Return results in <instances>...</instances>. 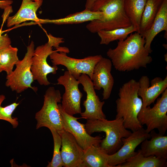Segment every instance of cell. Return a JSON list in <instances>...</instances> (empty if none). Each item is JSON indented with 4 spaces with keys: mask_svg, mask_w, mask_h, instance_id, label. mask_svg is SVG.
Wrapping results in <instances>:
<instances>
[{
    "mask_svg": "<svg viewBox=\"0 0 167 167\" xmlns=\"http://www.w3.org/2000/svg\"><path fill=\"white\" fill-rule=\"evenodd\" d=\"M98 0H86L85 9L91 10L94 3Z\"/></svg>",
    "mask_w": 167,
    "mask_h": 167,
    "instance_id": "obj_31",
    "label": "cell"
},
{
    "mask_svg": "<svg viewBox=\"0 0 167 167\" xmlns=\"http://www.w3.org/2000/svg\"><path fill=\"white\" fill-rule=\"evenodd\" d=\"M147 0H124V8L132 25L139 32L141 20Z\"/></svg>",
    "mask_w": 167,
    "mask_h": 167,
    "instance_id": "obj_23",
    "label": "cell"
},
{
    "mask_svg": "<svg viewBox=\"0 0 167 167\" xmlns=\"http://www.w3.org/2000/svg\"><path fill=\"white\" fill-rule=\"evenodd\" d=\"M47 36L48 42L37 46L35 50L31 67L34 80H36L40 85L45 86L50 84L47 75L50 73L56 74L58 69L57 66L49 65L47 62V58L54 51L53 47L58 48L60 44L64 42L62 38L56 37L50 34Z\"/></svg>",
    "mask_w": 167,
    "mask_h": 167,
    "instance_id": "obj_5",
    "label": "cell"
},
{
    "mask_svg": "<svg viewBox=\"0 0 167 167\" xmlns=\"http://www.w3.org/2000/svg\"><path fill=\"white\" fill-rule=\"evenodd\" d=\"M53 136L54 149L53 155L51 162H48L47 167H62L63 164L61 154L62 139L58 131L53 129L49 130Z\"/></svg>",
    "mask_w": 167,
    "mask_h": 167,
    "instance_id": "obj_28",
    "label": "cell"
},
{
    "mask_svg": "<svg viewBox=\"0 0 167 167\" xmlns=\"http://www.w3.org/2000/svg\"><path fill=\"white\" fill-rule=\"evenodd\" d=\"M144 38L135 32L125 40L118 42L116 47L106 53L115 69L119 71H130L146 68L152 61L150 53L144 47Z\"/></svg>",
    "mask_w": 167,
    "mask_h": 167,
    "instance_id": "obj_1",
    "label": "cell"
},
{
    "mask_svg": "<svg viewBox=\"0 0 167 167\" xmlns=\"http://www.w3.org/2000/svg\"><path fill=\"white\" fill-rule=\"evenodd\" d=\"M11 40L7 34H2L0 31V49L11 45Z\"/></svg>",
    "mask_w": 167,
    "mask_h": 167,
    "instance_id": "obj_29",
    "label": "cell"
},
{
    "mask_svg": "<svg viewBox=\"0 0 167 167\" xmlns=\"http://www.w3.org/2000/svg\"><path fill=\"white\" fill-rule=\"evenodd\" d=\"M164 58L165 61H166L167 62V54H165L164 55Z\"/></svg>",
    "mask_w": 167,
    "mask_h": 167,
    "instance_id": "obj_32",
    "label": "cell"
},
{
    "mask_svg": "<svg viewBox=\"0 0 167 167\" xmlns=\"http://www.w3.org/2000/svg\"><path fill=\"white\" fill-rule=\"evenodd\" d=\"M67 54L54 50L49 55L53 65L65 66L77 80L82 74L87 75L92 80L94 67L103 58L102 55L90 56L82 59H76L68 56Z\"/></svg>",
    "mask_w": 167,
    "mask_h": 167,
    "instance_id": "obj_9",
    "label": "cell"
},
{
    "mask_svg": "<svg viewBox=\"0 0 167 167\" xmlns=\"http://www.w3.org/2000/svg\"><path fill=\"white\" fill-rule=\"evenodd\" d=\"M124 0H98L91 10L103 12L101 20L91 21L86 26L88 30L95 33L99 30H109L125 28L132 25L124 8Z\"/></svg>",
    "mask_w": 167,
    "mask_h": 167,
    "instance_id": "obj_3",
    "label": "cell"
},
{
    "mask_svg": "<svg viewBox=\"0 0 167 167\" xmlns=\"http://www.w3.org/2000/svg\"><path fill=\"white\" fill-rule=\"evenodd\" d=\"M79 82L68 71H65L57 79V84L63 85L65 89L62 97V108L70 115L82 112L80 103L83 95L79 88Z\"/></svg>",
    "mask_w": 167,
    "mask_h": 167,
    "instance_id": "obj_10",
    "label": "cell"
},
{
    "mask_svg": "<svg viewBox=\"0 0 167 167\" xmlns=\"http://www.w3.org/2000/svg\"><path fill=\"white\" fill-rule=\"evenodd\" d=\"M34 46V42L32 41L27 47V51L24 58L18 61L14 70L6 75V86L10 87L12 91L20 93L29 88L37 91V88L31 85L34 81L31 67Z\"/></svg>",
    "mask_w": 167,
    "mask_h": 167,
    "instance_id": "obj_7",
    "label": "cell"
},
{
    "mask_svg": "<svg viewBox=\"0 0 167 167\" xmlns=\"http://www.w3.org/2000/svg\"><path fill=\"white\" fill-rule=\"evenodd\" d=\"M167 159L154 156H145L140 152L127 159L116 167H166Z\"/></svg>",
    "mask_w": 167,
    "mask_h": 167,
    "instance_id": "obj_22",
    "label": "cell"
},
{
    "mask_svg": "<svg viewBox=\"0 0 167 167\" xmlns=\"http://www.w3.org/2000/svg\"><path fill=\"white\" fill-rule=\"evenodd\" d=\"M42 2V0L38 1L22 0L21 5L17 12L14 15L8 18L7 27H10L13 25H17L28 20L38 23L40 19L37 17L36 12Z\"/></svg>",
    "mask_w": 167,
    "mask_h": 167,
    "instance_id": "obj_18",
    "label": "cell"
},
{
    "mask_svg": "<svg viewBox=\"0 0 167 167\" xmlns=\"http://www.w3.org/2000/svg\"><path fill=\"white\" fill-rule=\"evenodd\" d=\"M17 52V48L11 45L0 49V64L7 75L12 72L14 66L19 60Z\"/></svg>",
    "mask_w": 167,
    "mask_h": 167,
    "instance_id": "obj_26",
    "label": "cell"
},
{
    "mask_svg": "<svg viewBox=\"0 0 167 167\" xmlns=\"http://www.w3.org/2000/svg\"><path fill=\"white\" fill-rule=\"evenodd\" d=\"M62 97L59 90L53 87H49L44 95L43 105L35 114L37 121L36 129L45 127L57 131L63 130L58 103Z\"/></svg>",
    "mask_w": 167,
    "mask_h": 167,
    "instance_id": "obj_6",
    "label": "cell"
},
{
    "mask_svg": "<svg viewBox=\"0 0 167 167\" xmlns=\"http://www.w3.org/2000/svg\"><path fill=\"white\" fill-rule=\"evenodd\" d=\"M139 81L132 79L120 88L118 98L116 101L117 114L115 118H122L125 127L132 132L143 127L138 118L142 105L139 97Z\"/></svg>",
    "mask_w": 167,
    "mask_h": 167,
    "instance_id": "obj_2",
    "label": "cell"
},
{
    "mask_svg": "<svg viewBox=\"0 0 167 167\" xmlns=\"http://www.w3.org/2000/svg\"><path fill=\"white\" fill-rule=\"evenodd\" d=\"M167 89L157 98L156 103L152 107L150 106L142 107L138 118L140 123L145 125L146 132L149 133L157 129L159 133L164 135L167 130Z\"/></svg>",
    "mask_w": 167,
    "mask_h": 167,
    "instance_id": "obj_8",
    "label": "cell"
},
{
    "mask_svg": "<svg viewBox=\"0 0 167 167\" xmlns=\"http://www.w3.org/2000/svg\"><path fill=\"white\" fill-rule=\"evenodd\" d=\"M107 152L100 146H92L84 151L81 167H110Z\"/></svg>",
    "mask_w": 167,
    "mask_h": 167,
    "instance_id": "obj_21",
    "label": "cell"
},
{
    "mask_svg": "<svg viewBox=\"0 0 167 167\" xmlns=\"http://www.w3.org/2000/svg\"><path fill=\"white\" fill-rule=\"evenodd\" d=\"M58 106L63 129L73 136L84 151L92 146H100L102 139L101 136L97 135L93 137L89 135L86 131L85 125L77 121L82 118L81 117L76 118L69 115L63 110L61 104H58Z\"/></svg>",
    "mask_w": 167,
    "mask_h": 167,
    "instance_id": "obj_11",
    "label": "cell"
},
{
    "mask_svg": "<svg viewBox=\"0 0 167 167\" xmlns=\"http://www.w3.org/2000/svg\"><path fill=\"white\" fill-rule=\"evenodd\" d=\"M85 125L86 131L90 135L96 132H105V138L102 139L100 147L109 155L116 152L122 145V139L128 137L132 133L125 127L122 118H115L112 120L106 118L87 119Z\"/></svg>",
    "mask_w": 167,
    "mask_h": 167,
    "instance_id": "obj_4",
    "label": "cell"
},
{
    "mask_svg": "<svg viewBox=\"0 0 167 167\" xmlns=\"http://www.w3.org/2000/svg\"><path fill=\"white\" fill-rule=\"evenodd\" d=\"M62 139L61 154L64 167H81L84 150L73 136L64 129L58 131Z\"/></svg>",
    "mask_w": 167,
    "mask_h": 167,
    "instance_id": "obj_14",
    "label": "cell"
},
{
    "mask_svg": "<svg viewBox=\"0 0 167 167\" xmlns=\"http://www.w3.org/2000/svg\"><path fill=\"white\" fill-rule=\"evenodd\" d=\"M112 65L109 59L103 57L93 69L92 80L95 90L103 89V100L109 98L114 84V79L111 73Z\"/></svg>",
    "mask_w": 167,
    "mask_h": 167,
    "instance_id": "obj_15",
    "label": "cell"
},
{
    "mask_svg": "<svg viewBox=\"0 0 167 167\" xmlns=\"http://www.w3.org/2000/svg\"><path fill=\"white\" fill-rule=\"evenodd\" d=\"M5 99V95H0V120L9 122L13 128H15L19 125V122L18 118L13 117L12 114L19 103L15 102L6 106L2 107V105Z\"/></svg>",
    "mask_w": 167,
    "mask_h": 167,
    "instance_id": "obj_27",
    "label": "cell"
},
{
    "mask_svg": "<svg viewBox=\"0 0 167 167\" xmlns=\"http://www.w3.org/2000/svg\"><path fill=\"white\" fill-rule=\"evenodd\" d=\"M103 15L102 11L85 9L83 11L70 14L63 18L53 19H40L37 23L58 25L78 24L95 20H101Z\"/></svg>",
    "mask_w": 167,
    "mask_h": 167,
    "instance_id": "obj_20",
    "label": "cell"
},
{
    "mask_svg": "<svg viewBox=\"0 0 167 167\" xmlns=\"http://www.w3.org/2000/svg\"><path fill=\"white\" fill-rule=\"evenodd\" d=\"M77 80L82 85L83 90L87 94L86 99L83 103L85 110L80 113L82 118L89 120L106 119V116L102 110L105 101L100 100L89 77L86 74H82Z\"/></svg>",
    "mask_w": 167,
    "mask_h": 167,
    "instance_id": "obj_12",
    "label": "cell"
},
{
    "mask_svg": "<svg viewBox=\"0 0 167 167\" xmlns=\"http://www.w3.org/2000/svg\"><path fill=\"white\" fill-rule=\"evenodd\" d=\"M3 71V70L2 67L0 64V72H2Z\"/></svg>",
    "mask_w": 167,
    "mask_h": 167,
    "instance_id": "obj_33",
    "label": "cell"
},
{
    "mask_svg": "<svg viewBox=\"0 0 167 167\" xmlns=\"http://www.w3.org/2000/svg\"><path fill=\"white\" fill-rule=\"evenodd\" d=\"M150 133H148L143 127L132 132L128 137L122 139L123 144L115 153L109 155L108 164L110 167H116L135 155L136 147L145 139H149Z\"/></svg>",
    "mask_w": 167,
    "mask_h": 167,
    "instance_id": "obj_13",
    "label": "cell"
},
{
    "mask_svg": "<svg viewBox=\"0 0 167 167\" xmlns=\"http://www.w3.org/2000/svg\"><path fill=\"white\" fill-rule=\"evenodd\" d=\"M150 133V139L143 140L137 152L145 156H154L167 159V136L156 133L154 130Z\"/></svg>",
    "mask_w": 167,
    "mask_h": 167,
    "instance_id": "obj_17",
    "label": "cell"
},
{
    "mask_svg": "<svg viewBox=\"0 0 167 167\" xmlns=\"http://www.w3.org/2000/svg\"><path fill=\"white\" fill-rule=\"evenodd\" d=\"M13 2L11 0H0V8L5 10L11 6Z\"/></svg>",
    "mask_w": 167,
    "mask_h": 167,
    "instance_id": "obj_30",
    "label": "cell"
},
{
    "mask_svg": "<svg viewBox=\"0 0 167 167\" xmlns=\"http://www.w3.org/2000/svg\"><path fill=\"white\" fill-rule=\"evenodd\" d=\"M139 87L138 95L141 97L142 107H144L153 103L158 97L167 89V76L163 79L156 77L150 81L147 75L142 76L138 81Z\"/></svg>",
    "mask_w": 167,
    "mask_h": 167,
    "instance_id": "obj_16",
    "label": "cell"
},
{
    "mask_svg": "<svg viewBox=\"0 0 167 167\" xmlns=\"http://www.w3.org/2000/svg\"><path fill=\"white\" fill-rule=\"evenodd\" d=\"M163 31L167 32V0H163L150 28L141 35L145 39V48L150 54L152 51L151 45L153 40Z\"/></svg>",
    "mask_w": 167,
    "mask_h": 167,
    "instance_id": "obj_19",
    "label": "cell"
},
{
    "mask_svg": "<svg viewBox=\"0 0 167 167\" xmlns=\"http://www.w3.org/2000/svg\"><path fill=\"white\" fill-rule=\"evenodd\" d=\"M137 32L132 25L125 28H120L109 30H100L97 32L100 38V44L108 45L111 42L126 39L129 34Z\"/></svg>",
    "mask_w": 167,
    "mask_h": 167,
    "instance_id": "obj_25",
    "label": "cell"
},
{
    "mask_svg": "<svg viewBox=\"0 0 167 167\" xmlns=\"http://www.w3.org/2000/svg\"><path fill=\"white\" fill-rule=\"evenodd\" d=\"M163 0H147L143 12L139 33L141 35L151 26Z\"/></svg>",
    "mask_w": 167,
    "mask_h": 167,
    "instance_id": "obj_24",
    "label": "cell"
},
{
    "mask_svg": "<svg viewBox=\"0 0 167 167\" xmlns=\"http://www.w3.org/2000/svg\"><path fill=\"white\" fill-rule=\"evenodd\" d=\"M32 1H39L40 0H32Z\"/></svg>",
    "mask_w": 167,
    "mask_h": 167,
    "instance_id": "obj_34",
    "label": "cell"
}]
</instances>
